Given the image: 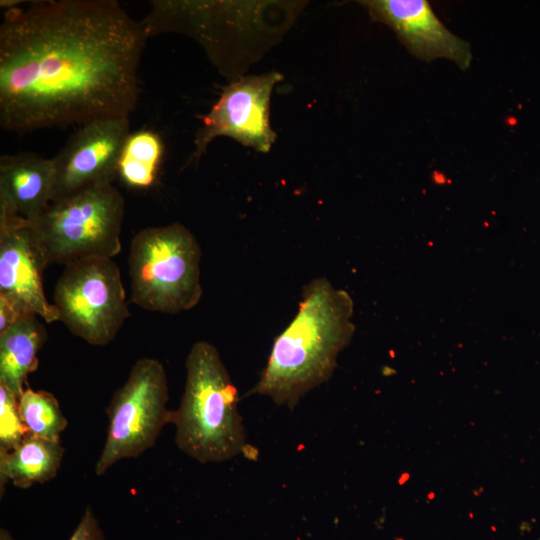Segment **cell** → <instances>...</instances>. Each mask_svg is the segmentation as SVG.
I'll use <instances>...</instances> for the list:
<instances>
[{"instance_id": "9a60e30c", "label": "cell", "mask_w": 540, "mask_h": 540, "mask_svg": "<svg viewBox=\"0 0 540 540\" xmlns=\"http://www.w3.org/2000/svg\"><path fill=\"white\" fill-rule=\"evenodd\" d=\"M163 144L155 132L141 130L128 136L118 167V175L134 188H147L155 180Z\"/></svg>"}, {"instance_id": "2e32d148", "label": "cell", "mask_w": 540, "mask_h": 540, "mask_svg": "<svg viewBox=\"0 0 540 540\" xmlns=\"http://www.w3.org/2000/svg\"><path fill=\"white\" fill-rule=\"evenodd\" d=\"M18 408L28 435L60 441L68 421L52 393L25 388L18 398Z\"/></svg>"}, {"instance_id": "3957f363", "label": "cell", "mask_w": 540, "mask_h": 540, "mask_svg": "<svg viewBox=\"0 0 540 540\" xmlns=\"http://www.w3.org/2000/svg\"><path fill=\"white\" fill-rule=\"evenodd\" d=\"M175 442L200 463L229 460L246 446L238 391L214 345L198 341L186 359V382L171 421Z\"/></svg>"}, {"instance_id": "8fae6325", "label": "cell", "mask_w": 540, "mask_h": 540, "mask_svg": "<svg viewBox=\"0 0 540 540\" xmlns=\"http://www.w3.org/2000/svg\"><path fill=\"white\" fill-rule=\"evenodd\" d=\"M371 17L391 27L411 54L424 61L446 58L466 70L471 46L451 33L426 0H370L361 2Z\"/></svg>"}, {"instance_id": "ac0fdd59", "label": "cell", "mask_w": 540, "mask_h": 540, "mask_svg": "<svg viewBox=\"0 0 540 540\" xmlns=\"http://www.w3.org/2000/svg\"><path fill=\"white\" fill-rule=\"evenodd\" d=\"M69 540H105L94 512L89 506Z\"/></svg>"}, {"instance_id": "30bf717a", "label": "cell", "mask_w": 540, "mask_h": 540, "mask_svg": "<svg viewBox=\"0 0 540 540\" xmlns=\"http://www.w3.org/2000/svg\"><path fill=\"white\" fill-rule=\"evenodd\" d=\"M48 262L31 224L0 213V296L45 322L59 321L43 288Z\"/></svg>"}, {"instance_id": "4fadbf2b", "label": "cell", "mask_w": 540, "mask_h": 540, "mask_svg": "<svg viewBox=\"0 0 540 540\" xmlns=\"http://www.w3.org/2000/svg\"><path fill=\"white\" fill-rule=\"evenodd\" d=\"M46 339L45 327L33 314L22 315L0 334V385L18 398L28 375L38 368V353Z\"/></svg>"}, {"instance_id": "52a82bcc", "label": "cell", "mask_w": 540, "mask_h": 540, "mask_svg": "<svg viewBox=\"0 0 540 540\" xmlns=\"http://www.w3.org/2000/svg\"><path fill=\"white\" fill-rule=\"evenodd\" d=\"M53 305L72 334L95 346L113 341L129 316L119 268L108 257L66 264L55 286Z\"/></svg>"}, {"instance_id": "5bb4252c", "label": "cell", "mask_w": 540, "mask_h": 540, "mask_svg": "<svg viewBox=\"0 0 540 540\" xmlns=\"http://www.w3.org/2000/svg\"><path fill=\"white\" fill-rule=\"evenodd\" d=\"M63 455L60 441L27 435L13 449L0 453L1 490L8 480L18 488L51 480L58 472Z\"/></svg>"}, {"instance_id": "277c9868", "label": "cell", "mask_w": 540, "mask_h": 540, "mask_svg": "<svg viewBox=\"0 0 540 540\" xmlns=\"http://www.w3.org/2000/svg\"><path fill=\"white\" fill-rule=\"evenodd\" d=\"M201 248L182 224L147 227L132 239L128 258L131 301L153 312L176 314L203 294Z\"/></svg>"}, {"instance_id": "7a4b0ae2", "label": "cell", "mask_w": 540, "mask_h": 540, "mask_svg": "<svg viewBox=\"0 0 540 540\" xmlns=\"http://www.w3.org/2000/svg\"><path fill=\"white\" fill-rule=\"evenodd\" d=\"M350 295L325 277L303 287L298 311L275 338L260 379L249 394L268 396L294 408L312 389L327 382L339 353L354 332Z\"/></svg>"}, {"instance_id": "9c48e42d", "label": "cell", "mask_w": 540, "mask_h": 540, "mask_svg": "<svg viewBox=\"0 0 540 540\" xmlns=\"http://www.w3.org/2000/svg\"><path fill=\"white\" fill-rule=\"evenodd\" d=\"M129 135L128 117L99 119L80 126L53 157L56 180L52 202L112 184Z\"/></svg>"}, {"instance_id": "e0dca14e", "label": "cell", "mask_w": 540, "mask_h": 540, "mask_svg": "<svg viewBox=\"0 0 540 540\" xmlns=\"http://www.w3.org/2000/svg\"><path fill=\"white\" fill-rule=\"evenodd\" d=\"M27 435L19 413L18 397L0 385V453L10 451Z\"/></svg>"}, {"instance_id": "8992f818", "label": "cell", "mask_w": 540, "mask_h": 540, "mask_svg": "<svg viewBox=\"0 0 540 540\" xmlns=\"http://www.w3.org/2000/svg\"><path fill=\"white\" fill-rule=\"evenodd\" d=\"M168 397L164 366L153 358L137 360L106 409L109 423L96 475H103L122 459L140 456L155 444L171 421Z\"/></svg>"}, {"instance_id": "5b68a950", "label": "cell", "mask_w": 540, "mask_h": 540, "mask_svg": "<svg viewBox=\"0 0 540 540\" xmlns=\"http://www.w3.org/2000/svg\"><path fill=\"white\" fill-rule=\"evenodd\" d=\"M125 201L112 184L95 186L51 202L33 227L48 265L89 257L113 258L121 251Z\"/></svg>"}, {"instance_id": "d6986e66", "label": "cell", "mask_w": 540, "mask_h": 540, "mask_svg": "<svg viewBox=\"0 0 540 540\" xmlns=\"http://www.w3.org/2000/svg\"><path fill=\"white\" fill-rule=\"evenodd\" d=\"M24 313L16 304L0 296V334L8 330Z\"/></svg>"}, {"instance_id": "6da1fadb", "label": "cell", "mask_w": 540, "mask_h": 540, "mask_svg": "<svg viewBox=\"0 0 540 540\" xmlns=\"http://www.w3.org/2000/svg\"><path fill=\"white\" fill-rule=\"evenodd\" d=\"M147 38L115 0L11 7L0 26V126L25 133L129 117Z\"/></svg>"}, {"instance_id": "ffe728a7", "label": "cell", "mask_w": 540, "mask_h": 540, "mask_svg": "<svg viewBox=\"0 0 540 540\" xmlns=\"http://www.w3.org/2000/svg\"><path fill=\"white\" fill-rule=\"evenodd\" d=\"M0 540H14L11 534L5 529L0 530Z\"/></svg>"}, {"instance_id": "ba28073f", "label": "cell", "mask_w": 540, "mask_h": 540, "mask_svg": "<svg viewBox=\"0 0 540 540\" xmlns=\"http://www.w3.org/2000/svg\"><path fill=\"white\" fill-rule=\"evenodd\" d=\"M281 79V74L270 72L242 77L224 87L210 112L202 117L192 158L198 159L218 136H228L257 151L268 152L276 137L269 121L270 96Z\"/></svg>"}, {"instance_id": "7c38bea8", "label": "cell", "mask_w": 540, "mask_h": 540, "mask_svg": "<svg viewBox=\"0 0 540 540\" xmlns=\"http://www.w3.org/2000/svg\"><path fill=\"white\" fill-rule=\"evenodd\" d=\"M55 180L53 158L33 152L2 155L0 213L32 221L52 202Z\"/></svg>"}]
</instances>
